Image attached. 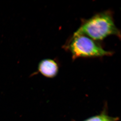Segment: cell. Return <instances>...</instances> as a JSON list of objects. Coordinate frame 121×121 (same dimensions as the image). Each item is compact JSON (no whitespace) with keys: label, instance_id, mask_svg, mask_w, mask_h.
Wrapping results in <instances>:
<instances>
[{"label":"cell","instance_id":"obj_5","mask_svg":"<svg viewBox=\"0 0 121 121\" xmlns=\"http://www.w3.org/2000/svg\"><path fill=\"white\" fill-rule=\"evenodd\" d=\"M118 119L119 118L117 117H109L108 119L105 121H118Z\"/></svg>","mask_w":121,"mask_h":121},{"label":"cell","instance_id":"obj_2","mask_svg":"<svg viewBox=\"0 0 121 121\" xmlns=\"http://www.w3.org/2000/svg\"><path fill=\"white\" fill-rule=\"evenodd\" d=\"M71 53L73 60L79 58H98L111 56L113 52L104 50L96 41L82 34L74 33L64 46Z\"/></svg>","mask_w":121,"mask_h":121},{"label":"cell","instance_id":"obj_3","mask_svg":"<svg viewBox=\"0 0 121 121\" xmlns=\"http://www.w3.org/2000/svg\"><path fill=\"white\" fill-rule=\"evenodd\" d=\"M58 64L56 61L51 59H45L39 63L38 72L48 78L55 77L59 72Z\"/></svg>","mask_w":121,"mask_h":121},{"label":"cell","instance_id":"obj_4","mask_svg":"<svg viewBox=\"0 0 121 121\" xmlns=\"http://www.w3.org/2000/svg\"><path fill=\"white\" fill-rule=\"evenodd\" d=\"M109 117L105 113H103L101 114L91 117L83 121H105L108 119Z\"/></svg>","mask_w":121,"mask_h":121},{"label":"cell","instance_id":"obj_1","mask_svg":"<svg viewBox=\"0 0 121 121\" xmlns=\"http://www.w3.org/2000/svg\"><path fill=\"white\" fill-rule=\"evenodd\" d=\"M76 33L86 35L95 41H101L111 35L121 38V32L115 24L110 11L97 13L83 20Z\"/></svg>","mask_w":121,"mask_h":121}]
</instances>
